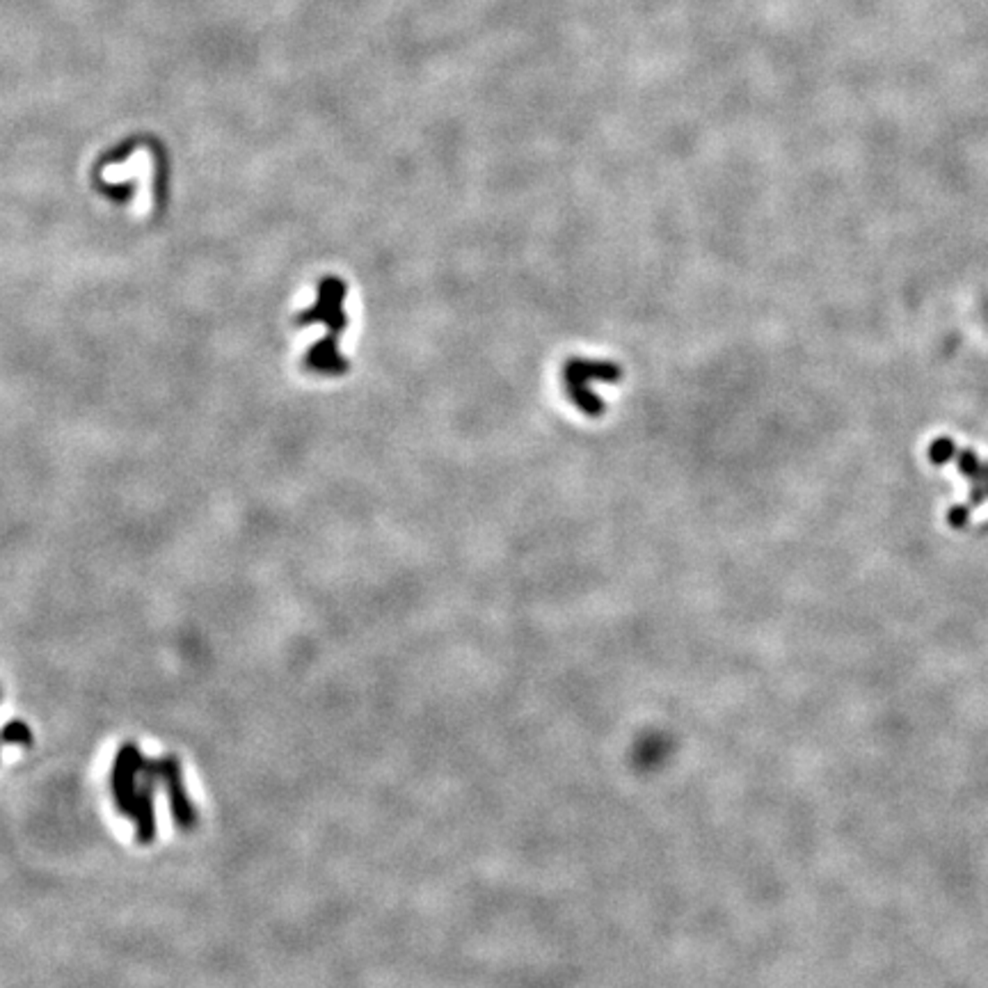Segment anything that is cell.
<instances>
[{"mask_svg": "<svg viewBox=\"0 0 988 988\" xmlns=\"http://www.w3.org/2000/svg\"><path fill=\"white\" fill-rule=\"evenodd\" d=\"M563 389L570 396V401L575 403L576 408L581 410L588 417H602L606 412V405L602 403V398L597 396L591 389L593 380H602V383H620L625 377L618 364L613 362H600V360H584V357H572L563 364Z\"/></svg>", "mask_w": 988, "mask_h": 988, "instance_id": "obj_1", "label": "cell"}, {"mask_svg": "<svg viewBox=\"0 0 988 988\" xmlns=\"http://www.w3.org/2000/svg\"><path fill=\"white\" fill-rule=\"evenodd\" d=\"M144 765H147V759L143 758L135 744H124L117 758H115V765H112L110 771V792L112 801H115L117 810L124 817L133 815V805H135V794H138L140 780H143Z\"/></svg>", "mask_w": 988, "mask_h": 988, "instance_id": "obj_2", "label": "cell"}, {"mask_svg": "<svg viewBox=\"0 0 988 988\" xmlns=\"http://www.w3.org/2000/svg\"><path fill=\"white\" fill-rule=\"evenodd\" d=\"M156 765V776H159V783L163 784V790L168 792L169 799V810H172L174 824L181 830H193L197 824V810H195L193 801H190L188 790H186L184 780V769L178 765V759L174 755H165L160 759H153Z\"/></svg>", "mask_w": 988, "mask_h": 988, "instance_id": "obj_3", "label": "cell"}, {"mask_svg": "<svg viewBox=\"0 0 988 988\" xmlns=\"http://www.w3.org/2000/svg\"><path fill=\"white\" fill-rule=\"evenodd\" d=\"M156 784H159V776H156V765L153 759H147L144 765L143 780H140L138 794H135V805H133L131 819L138 826V840L143 845H149L156 836V808H153V796H156Z\"/></svg>", "mask_w": 988, "mask_h": 988, "instance_id": "obj_4", "label": "cell"}, {"mask_svg": "<svg viewBox=\"0 0 988 988\" xmlns=\"http://www.w3.org/2000/svg\"><path fill=\"white\" fill-rule=\"evenodd\" d=\"M7 744L30 746L32 744L30 728H28L23 721H12V724H7L5 728H3V732H0V749Z\"/></svg>", "mask_w": 988, "mask_h": 988, "instance_id": "obj_5", "label": "cell"}]
</instances>
